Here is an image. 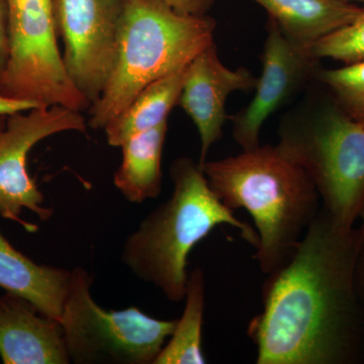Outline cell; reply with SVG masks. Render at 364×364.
I'll return each instance as SVG.
<instances>
[{
  "label": "cell",
  "instance_id": "obj_1",
  "mask_svg": "<svg viewBox=\"0 0 364 364\" xmlns=\"http://www.w3.org/2000/svg\"><path fill=\"white\" fill-rule=\"evenodd\" d=\"M363 240L360 227L341 226L321 208L293 257L263 282L262 310L247 328L256 363H364L355 284Z\"/></svg>",
  "mask_w": 364,
  "mask_h": 364
},
{
  "label": "cell",
  "instance_id": "obj_2",
  "mask_svg": "<svg viewBox=\"0 0 364 364\" xmlns=\"http://www.w3.org/2000/svg\"><path fill=\"white\" fill-rule=\"evenodd\" d=\"M200 167L225 205L252 218L258 238L254 258L261 272L270 274L287 264L321 210L320 196L303 168L277 145H259Z\"/></svg>",
  "mask_w": 364,
  "mask_h": 364
},
{
  "label": "cell",
  "instance_id": "obj_3",
  "mask_svg": "<svg viewBox=\"0 0 364 364\" xmlns=\"http://www.w3.org/2000/svg\"><path fill=\"white\" fill-rule=\"evenodd\" d=\"M170 174L171 196L129 235L121 261L136 279L156 287L169 301L181 303L188 284L189 253L215 228H235L254 248L258 238L256 231L215 195L198 162L177 158Z\"/></svg>",
  "mask_w": 364,
  "mask_h": 364
},
{
  "label": "cell",
  "instance_id": "obj_4",
  "mask_svg": "<svg viewBox=\"0 0 364 364\" xmlns=\"http://www.w3.org/2000/svg\"><path fill=\"white\" fill-rule=\"evenodd\" d=\"M215 21L181 13L159 0H122L117 58L88 127L105 126L158 79L181 70L214 43Z\"/></svg>",
  "mask_w": 364,
  "mask_h": 364
},
{
  "label": "cell",
  "instance_id": "obj_5",
  "mask_svg": "<svg viewBox=\"0 0 364 364\" xmlns=\"http://www.w3.org/2000/svg\"><path fill=\"white\" fill-rule=\"evenodd\" d=\"M279 148L303 168L337 224L355 226L364 203V126L325 90L309 95L280 121Z\"/></svg>",
  "mask_w": 364,
  "mask_h": 364
},
{
  "label": "cell",
  "instance_id": "obj_6",
  "mask_svg": "<svg viewBox=\"0 0 364 364\" xmlns=\"http://www.w3.org/2000/svg\"><path fill=\"white\" fill-rule=\"evenodd\" d=\"M93 277L85 268L71 270L59 322L74 364H154L176 324L150 317L136 306L107 310L91 294Z\"/></svg>",
  "mask_w": 364,
  "mask_h": 364
},
{
  "label": "cell",
  "instance_id": "obj_7",
  "mask_svg": "<svg viewBox=\"0 0 364 364\" xmlns=\"http://www.w3.org/2000/svg\"><path fill=\"white\" fill-rule=\"evenodd\" d=\"M11 55L0 95L38 107L83 112L90 105L69 78L58 47L54 0H9Z\"/></svg>",
  "mask_w": 364,
  "mask_h": 364
},
{
  "label": "cell",
  "instance_id": "obj_8",
  "mask_svg": "<svg viewBox=\"0 0 364 364\" xmlns=\"http://www.w3.org/2000/svg\"><path fill=\"white\" fill-rule=\"evenodd\" d=\"M87 122L81 112L62 105L37 107L6 117L0 134V217L18 223L26 231L38 227L23 221V210L48 221L53 210L44 207L45 196L28 173V156L46 138L65 132L85 133Z\"/></svg>",
  "mask_w": 364,
  "mask_h": 364
},
{
  "label": "cell",
  "instance_id": "obj_9",
  "mask_svg": "<svg viewBox=\"0 0 364 364\" xmlns=\"http://www.w3.org/2000/svg\"><path fill=\"white\" fill-rule=\"evenodd\" d=\"M121 11L122 0H54L64 66L90 105L104 91L116 62Z\"/></svg>",
  "mask_w": 364,
  "mask_h": 364
},
{
  "label": "cell",
  "instance_id": "obj_10",
  "mask_svg": "<svg viewBox=\"0 0 364 364\" xmlns=\"http://www.w3.org/2000/svg\"><path fill=\"white\" fill-rule=\"evenodd\" d=\"M262 72L250 104L229 117L233 138L243 150L260 145L263 124L274 112L291 102L316 77L318 61L310 47L287 38L272 18H268L263 47Z\"/></svg>",
  "mask_w": 364,
  "mask_h": 364
},
{
  "label": "cell",
  "instance_id": "obj_11",
  "mask_svg": "<svg viewBox=\"0 0 364 364\" xmlns=\"http://www.w3.org/2000/svg\"><path fill=\"white\" fill-rule=\"evenodd\" d=\"M257 78L248 69L233 70L220 59L215 43L196 55L186 66L178 105L191 117L200 140L202 166L210 148L221 140L226 123L228 97L236 91L253 90Z\"/></svg>",
  "mask_w": 364,
  "mask_h": 364
},
{
  "label": "cell",
  "instance_id": "obj_12",
  "mask_svg": "<svg viewBox=\"0 0 364 364\" xmlns=\"http://www.w3.org/2000/svg\"><path fill=\"white\" fill-rule=\"evenodd\" d=\"M0 358L4 364H68L63 329L30 301L0 296Z\"/></svg>",
  "mask_w": 364,
  "mask_h": 364
},
{
  "label": "cell",
  "instance_id": "obj_13",
  "mask_svg": "<svg viewBox=\"0 0 364 364\" xmlns=\"http://www.w3.org/2000/svg\"><path fill=\"white\" fill-rule=\"evenodd\" d=\"M71 270L38 264L14 247L0 231V287L30 301L43 315L60 320Z\"/></svg>",
  "mask_w": 364,
  "mask_h": 364
},
{
  "label": "cell",
  "instance_id": "obj_14",
  "mask_svg": "<svg viewBox=\"0 0 364 364\" xmlns=\"http://www.w3.org/2000/svg\"><path fill=\"white\" fill-rule=\"evenodd\" d=\"M296 44L312 47L350 23L360 6L347 0H253Z\"/></svg>",
  "mask_w": 364,
  "mask_h": 364
},
{
  "label": "cell",
  "instance_id": "obj_15",
  "mask_svg": "<svg viewBox=\"0 0 364 364\" xmlns=\"http://www.w3.org/2000/svg\"><path fill=\"white\" fill-rule=\"evenodd\" d=\"M168 122L132 136L121 146L123 158L114 184L128 202L153 200L162 191V158Z\"/></svg>",
  "mask_w": 364,
  "mask_h": 364
},
{
  "label": "cell",
  "instance_id": "obj_16",
  "mask_svg": "<svg viewBox=\"0 0 364 364\" xmlns=\"http://www.w3.org/2000/svg\"><path fill=\"white\" fill-rule=\"evenodd\" d=\"M186 69L158 79L141 90L131 104L105 126L109 145L121 147L132 136L168 122L170 112L178 105Z\"/></svg>",
  "mask_w": 364,
  "mask_h": 364
},
{
  "label": "cell",
  "instance_id": "obj_17",
  "mask_svg": "<svg viewBox=\"0 0 364 364\" xmlns=\"http://www.w3.org/2000/svg\"><path fill=\"white\" fill-rule=\"evenodd\" d=\"M184 309L154 364H205L203 326L205 308V277L202 268L188 273Z\"/></svg>",
  "mask_w": 364,
  "mask_h": 364
},
{
  "label": "cell",
  "instance_id": "obj_18",
  "mask_svg": "<svg viewBox=\"0 0 364 364\" xmlns=\"http://www.w3.org/2000/svg\"><path fill=\"white\" fill-rule=\"evenodd\" d=\"M315 80L352 119L364 126V60L336 69H318Z\"/></svg>",
  "mask_w": 364,
  "mask_h": 364
},
{
  "label": "cell",
  "instance_id": "obj_19",
  "mask_svg": "<svg viewBox=\"0 0 364 364\" xmlns=\"http://www.w3.org/2000/svg\"><path fill=\"white\" fill-rule=\"evenodd\" d=\"M356 18L348 25L318 41L311 47L316 58L331 59L346 64L364 60V2Z\"/></svg>",
  "mask_w": 364,
  "mask_h": 364
},
{
  "label": "cell",
  "instance_id": "obj_20",
  "mask_svg": "<svg viewBox=\"0 0 364 364\" xmlns=\"http://www.w3.org/2000/svg\"><path fill=\"white\" fill-rule=\"evenodd\" d=\"M11 55L9 0H0V78L6 71Z\"/></svg>",
  "mask_w": 364,
  "mask_h": 364
},
{
  "label": "cell",
  "instance_id": "obj_21",
  "mask_svg": "<svg viewBox=\"0 0 364 364\" xmlns=\"http://www.w3.org/2000/svg\"><path fill=\"white\" fill-rule=\"evenodd\" d=\"M181 13L203 16L210 11L217 0H159Z\"/></svg>",
  "mask_w": 364,
  "mask_h": 364
},
{
  "label": "cell",
  "instance_id": "obj_22",
  "mask_svg": "<svg viewBox=\"0 0 364 364\" xmlns=\"http://www.w3.org/2000/svg\"><path fill=\"white\" fill-rule=\"evenodd\" d=\"M37 107L33 102L14 100L0 95V116H11L16 112L30 111Z\"/></svg>",
  "mask_w": 364,
  "mask_h": 364
},
{
  "label": "cell",
  "instance_id": "obj_23",
  "mask_svg": "<svg viewBox=\"0 0 364 364\" xmlns=\"http://www.w3.org/2000/svg\"><path fill=\"white\" fill-rule=\"evenodd\" d=\"M355 284L358 293L364 298V240L359 249L358 260H356Z\"/></svg>",
  "mask_w": 364,
  "mask_h": 364
},
{
  "label": "cell",
  "instance_id": "obj_24",
  "mask_svg": "<svg viewBox=\"0 0 364 364\" xmlns=\"http://www.w3.org/2000/svg\"><path fill=\"white\" fill-rule=\"evenodd\" d=\"M358 222L360 223V224H359L358 226L360 227V229L363 230V231L364 232V203L363 205V208H361L360 215H359Z\"/></svg>",
  "mask_w": 364,
  "mask_h": 364
},
{
  "label": "cell",
  "instance_id": "obj_25",
  "mask_svg": "<svg viewBox=\"0 0 364 364\" xmlns=\"http://www.w3.org/2000/svg\"><path fill=\"white\" fill-rule=\"evenodd\" d=\"M6 117L0 116V134L6 129Z\"/></svg>",
  "mask_w": 364,
  "mask_h": 364
},
{
  "label": "cell",
  "instance_id": "obj_26",
  "mask_svg": "<svg viewBox=\"0 0 364 364\" xmlns=\"http://www.w3.org/2000/svg\"><path fill=\"white\" fill-rule=\"evenodd\" d=\"M347 1H350V2H356V1L364 2V0H347Z\"/></svg>",
  "mask_w": 364,
  "mask_h": 364
}]
</instances>
